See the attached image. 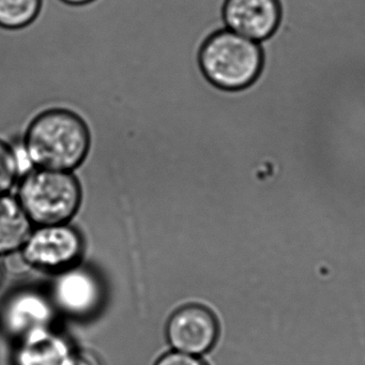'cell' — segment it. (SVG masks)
I'll return each instance as SVG.
<instances>
[{"label": "cell", "instance_id": "obj_1", "mask_svg": "<svg viewBox=\"0 0 365 365\" xmlns=\"http://www.w3.org/2000/svg\"><path fill=\"white\" fill-rule=\"evenodd\" d=\"M20 143L31 168L76 172L91 153L93 134L76 110L54 106L31 119Z\"/></svg>", "mask_w": 365, "mask_h": 365}, {"label": "cell", "instance_id": "obj_2", "mask_svg": "<svg viewBox=\"0 0 365 365\" xmlns=\"http://www.w3.org/2000/svg\"><path fill=\"white\" fill-rule=\"evenodd\" d=\"M258 43L230 29L211 34L200 46L197 63L204 78L215 88L242 91L253 84L262 69Z\"/></svg>", "mask_w": 365, "mask_h": 365}, {"label": "cell", "instance_id": "obj_3", "mask_svg": "<svg viewBox=\"0 0 365 365\" xmlns=\"http://www.w3.org/2000/svg\"><path fill=\"white\" fill-rule=\"evenodd\" d=\"M16 196L34 224L50 225L69 223L84 193L76 173L34 168L21 177Z\"/></svg>", "mask_w": 365, "mask_h": 365}, {"label": "cell", "instance_id": "obj_4", "mask_svg": "<svg viewBox=\"0 0 365 365\" xmlns=\"http://www.w3.org/2000/svg\"><path fill=\"white\" fill-rule=\"evenodd\" d=\"M83 245L80 232L69 223L38 225L23 245V258L36 268L61 272L76 266Z\"/></svg>", "mask_w": 365, "mask_h": 365}, {"label": "cell", "instance_id": "obj_5", "mask_svg": "<svg viewBox=\"0 0 365 365\" xmlns=\"http://www.w3.org/2000/svg\"><path fill=\"white\" fill-rule=\"evenodd\" d=\"M51 299L67 315L86 317L99 309L103 289L95 273L76 264L57 272Z\"/></svg>", "mask_w": 365, "mask_h": 365}, {"label": "cell", "instance_id": "obj_6", "mask_svg": "<svg viewBox=\"0 0 365 365\" xmlns=\"http://www.w3.org/2000/svg\"><path fill=\"white\" fill-rule=\"evenodd\" d=\"M217 322L213 314L202 305H185L168 320L166 336L176 351L200 356L217 341Z\"/></svg>", "mask_w": 365, "mask_h": 365}, {"label": "cell", "instance_id": "obj_7", "mask_svg": "<svg viewBox=\"0 0 365 365\" xmlns=\"http://www.w3.org/2000/svg\"><path fill=\"white\" fill-rule=\"evenodd\" d=\"M55 305L52 299L36 289H21L8 297L0 312L6 332L21 339L31 333L53 328Z\"/></svg>", "mask_w": 365, "mask_h": 365}, {"label": "cell", "instance_id": "obj_8", "mask_svg": "<svg viewBox=\"0 0 365 365\" xmlns=\"http://www.w3.org/2000/svg\"><path fill=\"white\" fill-rule=\"evenodd\" d=\"M282 14L279 0H224L222 6L227 29L253 41L270 38L279 27Z\"/></svg>", "mask_w": 365, "mask_h": 365}, {"label": "cell", "instance_id": "obj_9", "mask_svg": "<svg viewBox=\"0 0 365 365\" xmlns=\"http://www.w3.org/2000/svg\"><path fill=\"white\" fill-rule=\"evenodd\" d=\"M74 350L53 328L35 331L19 339L16 365H69Z\"/></svg>", "mask_w": 365, "mask_h": 365}, {"label": "cell", "instance_id": "obj_10", "mask_svg": "<svg viewBox=\"0 0 365 365\" xmlns=\"http://www.w3.org/2000/svg\"><path fill=\"white\" fill-rule=\"evenodd\" d=\"M33 224L16 195L0 194V255L22 249Z\"/></svg>", "mask_w": 365, "mask_h": 365}, {"label": "cell", "instance_id": "obj_11", "mask_svg": "<svg viewBox=\"0 0 365 365\" xmlns=\"http://www.w3.org/2000/svg\"><path fill=\"white\" fill-rule=\"evenodd\" d=\"M31 168L21 143L14 145L0 138V194L11 193L21 177Z\"/></svg>", "mask_w": 365, "mask_h": 365}, {"label": "cell", "instance_id": "obj_12", "mask_svg": "<svg viewBox=\"0 0 365 365\" xmlns=\"http://www.w3.org/2000/svg\"><path fill=\"white\" fill-rule=\"evenodd\" d=\"M42 0H0V29L22 31L36 22Z\"/></svg>", "mask_w": 365, "mask_h": 365}, {"label": "cell", "instance_id": "obj_13", "mask_svg": "<svg viewBox=\"0 0 365 365\" xmlns=\"http://www.w3.org/2000/svg\"><path fill=\"white\" fill-rule=\"evenodd\" d=\"M155 365H207L202 362L198 356L193 354H183V352L174 351L168 352L159 359Z\"/></svg>", "mask_w": 365, "mask_h": 365}, {"label": "cell", "instance_id": "obj_14", "mask_svg": "<svg viewBox=\"0 0 365 365\" xmlns=\"http://www.w3.org/2000/svg\"><path fill=\"white\" fill-rule=\"evenodd\" d=\"M69 365H103L101 359L91 350H74Z\"/></svg>", "mask_w": 365, "mask_h": 365}, {"label": "cell", "instance_id": "obj_15", "mask_svg": "<svg viewBox=\"0 0 365 365\" xmlns=\"http://www.w3.org/2000/svg\"><path fill=\"white\" fill-rule=\"evenodd\" d=\"M66 5L74 6V7H80V6H86L88 4L93 3L95 0H61Z\"/></svg>", "mask_w": 365, "mask_h": 365}, {"label": "cell", "instance_id": "obj_16", "mask_svg": "<svg viewBox=\"0 0 365 365\" xmlns=\"http://www.w3.org/2000/svg\"><path fill=\"white\" fill-rule=\"evenodd\" d=\"M3 277H4L3 266H1V264H0V284H1V282H3Z\"/></svg>", "mask_w": 365, "mask_h": 365}]
</instances>
